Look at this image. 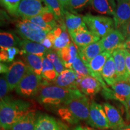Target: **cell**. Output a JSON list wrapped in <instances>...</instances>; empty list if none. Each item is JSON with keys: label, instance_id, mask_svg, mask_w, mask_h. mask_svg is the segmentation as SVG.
Masks as SVG:
<instances>
[{"label": "cell", "instance_id": "cell-27", "mask_svg": "<svg viewBox=\"0 0 130 130\" xmlns=\"http://www.w3.org/2000/svg\"><path fill=\"white\" fill-rule=\"evenodd\" d=\"M36 115L30 111L13 125L10 130H35Z\"/></svg>", "mask_w": 130, "mask_h": 130}, {"label": "cell", "instance_id": "cell-2", "mask_svg": "<svg viewBox=\"0 0 130 130\" xmlns=\"http://www.w3.org/2000/svg\"><path fill=\"white\" fill-rule=\"evenodd\" d=\"M31 110L28 102L5 98L0 103V124L4 130H10L14 123Z\"/></svg>", "mask_w": 130, "mask_h": 130}, {"label": "cell", "instance_id": "cell-34", "mask_svg": "<svg viewBox=\"0 0 130 130\" xmlns=\"http://www.w3.org/2000/svg\"><path fill=\"white\" fill-rule=\"evenodd\" d=\"M45 56L53 63L55 69H56V71L58 75L61 74L63 71L66 69L64 64H63L61 58L58 56L56 51L49 50L47 51Z\"/></svg>", "mask_w": 130, "mask_h": 130}, {"label": "cell", "instance_id": "cell-7", "mask_svg": "<svg viewBox=\"0 0 130 130\" xmlns=\"http://www.w3.org/2000/svg\"><path fill=\"white\" fill-rule=\"evenodd\" d=\"M42 78L29 70L16 87V93L25 97L37 95L42 84Z\"/></svg>", "mask_w": 130, "mask_h": 130}, {"label": "cell", "instance_id": "cell-8", "mask_svg": "<svg viewBox=\"0 0 130 130\" xmlns=\"http://www.w3.org/2000/svg\"><path fill=\"white\" fill-rule=\"evenodd\" d=\"M87 122L94 128L102 129L110 128L109 122L103 106L95 101H92L90 103Z\"/></svg>", "mask_w": 130, "mask_h": 130}, {"label": "cell", "instance_id": "cell-21", "mask_svg": "<svg viewBox=\"0 0 130 130\" xmlns=\"http://www.w3.org/2000/svg\"><path fill=\"white\" fill-rule=\"evenodd\" d=\"M102 106L108 119L110 128L115 130H119L125 126L121 114L115 107L107 102L104 103Z\"/></svg>", "mask_w": 130, "mask_h": 130}, {"label": "cell", "instance_id": "cell-36", "mask_svg": "<svg viewBox=\"0 0 130 130\" xmlns=\"http://www.w3.org/2000/svg\"><path fill=\"white\" fill-rule=\"evenodd\" d=\"M20 50L17 47H11L6 50H1L0 52V60L1 62H12L14 57L19 53Z\"/></svg>", "mask_w": 130, "mask_h": 130}, {"label": "cell", "instance_id": "cell-35", "mask_svg": "<svg viewBox=\"0 0 130 130\" xmlns=\"http://www.w3.org/2000/svg\"><path fill=\"white\" fill-rule=\"evenodd\" d=\"M22 0H0L1 5L11 15L18 16V11Z\"/></svg>", "mask_w": 130, "mask_h": 130}, {"label": "cell", "instance_id": "cell-40", "mask_svg": "<svg viewBox=\"0 0 130 130\" xmlns=\"http://www.w3.org/2000/svg\"><path fill=\"white\" fill-rule=\"evenodd\" d=\"M120 31L122 32L125 39L130 37V19L122 27Z\"/></svg>", "mask_w": 130, "mask_h": 130}, {"label": "cell", "instance_id": "cell-48", "mask_svg": "<svg viewBox=\"0 0 130 130\" xmlns=\"http://www.w3.org/2000/svg\"><path fill=\"white\" fill-rule=\"evenodd\" d=\"M83 130H95V129H91V128H89L88 127H84L83 128Z\"/></svg>", "mask_w": 130, "mask_h": 130}, {"label": "cell", "instance_id": "cell-39", "mask_svg": "<svg viewBox=\"0 0 130 130\" xmlns=\"http://www.w3.org/2000/svg\"><path fill=\"white\" fill-rule=\"evenodd\" d=\"M55 40H56V36H55L54 32L51 31L47 34L46 37L42 40L40 43L43 45L47 50H50V49L53 48Z\"/></svg>", "mask_w": 130, "mask_h": 130}, {"label": "cell", "instance_id": "cell-25", "mask_svg": "<svg viewBox=\"0 0 130 130\" xmlns=\"http://www.w3.org/2000/svg\"><path fill=\"white\" fill-rule=\"evenodd\" d=\"M19 47L21 48L20 54L22 56L25 53H29L43 57L48 50L40 43L24 39L21 40Z\"/></svg>", "mask_w": 130, "mask_h": 130}, {"label": "cell", "instance_id": "cell-15", "mask_svg": "<svg viewBox=\"0 0 130 130\" xmlns=\"http://www.w3.org/2000/svg\"><path fill=\"white\" fill-rule=\"evenodd\" d=\"M115 66L118 82L124 81V82H130V77L127 72L125 63V56L124 49H119L115 50L112 53Z\"/></svg>", "mask_w": 130, "mask_h": 130}, {"label": "cell", "instance_id": "cell-43", "mask_svg": "<svg viewBox=\"0 0 130 130\" xmlns=\"http://www.w3.org/2000/svg\"><path fill=\"white\" fill-rule=\"evenodd\" d=\"M123 49L130 51V37H128L125 39L124 44H123Z\"/></svg>", "mask_w": 130, "mask_h": 130}, {"label": "cell", "instance_id": "cell-12", "mask_svg": "<svg viewBox=\"0 0 130 130\" xmlns=\"http://www.w3.org/2000/svg\"><path fill=\"white\" fill-rule=\"evenodd\" d=\"M125 37L121 31L115 29L100 40L104 51L113 53L115 50L123 49Z\"/></svg>", "mask_w": 130, "mask_h": 130}, {"label": "cell", "instance_id": "cell-18", "mask_svg": "<svg viewBox=\"0 0 130 130\" xmlns=\"http://www.w3.org/2000/svg\"><path fill=\"white\" fill-rule=\"evenodd\" d=\"M78 89L84 95L93 96L101 90L102 86L101 83L92 76H87L77 82Z\"/></svg>", "mask_w": 130, "mask_h": 130}, {"label": "cell", "instance_id": "cell-42", "mask_svg": "<svg viewBox=\"0 0 130 130\" xmlns=\"http://www.w3.org/2000/svg\"><path fill=\"white\" fill-rule=\"evenodd\" d=\"M9 68L6 66L4 63L1 62L0 63V72L1 74H4V73H7L8 70H9Z\"/></svg>", "mask_w": 130, "mask_h": 130}, {"label": "cell", "instance_id": "cell-24", "mask_svg": "<svg viewBox=\"0 0 130 130\" xmlns=\"http://www.w3.org/2000/svg\"><path fill=\"white\" fill-rule=\"evenodd\" d=\"M104 51L100 40L78 48V54L83 61L87 64L91 60Z\"/></svg>", "mask_w": 130, "mask_h": 130}, {"label": "cell", "instance_id": "cell-17", "mask_svg": "<svg viewBox=\"0 0 130 130\" xmlns=\"http://www.w3.org/2000/svg\"><path fill=\"white\" fill-rule=\"evenodd\" d=\"M28 20L47 32L53 31L58 25L54 14L51 12L43 13Z\"/></svg>", "mask_w": 130, "mask_h": 130}, {"label": "cell", "instance_id": "cell-13", "mask_svg": "<svg viewBox=\"0 0 130 130\" xmlns=\"http://www.w3.org/2000/svg\"><path fill=\"white\" fill-rule=\"evenodd\" d=\"M70 36L78 48H83L100 40V37L90 32L86 25L71 34Z\"/></svg>", "mask_w": 130, "mask_h": 130}, {"label": "cell", "instance_id": "cell-16", "mask_svg": "<svg viewBox=\"0 0 130 130\" xmlns=\"http://www.w3.org/2000/svg\"><path fill=\"white\" fill-rule=\"evenodd\" d=\"M68 126L61 122L48 115L37 118L35 130H68Z\"/></svg>", "mask_w": 130, "mask_h": 130}, {"label": "cell", "instance_id": "cell-31", "mask_svg": "<svg viewBox=\"0 0 130 130\" xmlns=\"http://www.w3.org/2000/svg\"><path fill=\"white\" fill-rule=\"evenodd\" d=\"M51 12L54 14L58 24L64 22V10L65 9L61 6L58 0H44Z\"/></svg>", "mask_w": 130, "mask_h": 130}, {"label": "cell", "instance_id": "cell-6", "mask_svg": "<svg viewBox=\"0 0 130 130\" xmlns=\"http://www.w3.org/2000/svg\"><path fill=\"white\" fill-rule=\"evenodd\" d=\"M48 12L51 10L44 0H22L18 11V16L24 19H29Z\"/></svg>", "mask_w": 130, "mask_h": 130}, {"label": "cell", "instance_id": "cell-44", "mask_svg": "<svg viewBox=\"0 0 130 130\" xmlns=\"http://www.w3.org/2000/svg\"><path fill=\"white\" fill-rule=\"evenodd\" d=\"M60 1V3H61V6H63V7L65 9L66 7H67L68 4H69L70 0H58Z\"/></svg>", "mask_w": 130, "mask_h": 130}, {"label": "cell", "instance_id": "cell-37", "mask_svg": "<svg viewBox=\"0 0 130 130\" xmlns=\"http://www.w3.org/2000/svg\"><path fill=\"white\" fill-rule=\"evenodd\" d=\"M90 0H70L69 4L66 7V10L72 13H77L89 4Z\"/></svg>", "mask_w": 130, "mask_h": 130}, {"label": "cell", "instance_id": "cell-10", "mask_svg": "<svg viewBox=\"0 0 130 130\" xmlns=\"http://www.w3.org/2000/svg\"><path fill=\"white\" fill-rule=\"evenodd\" d=\"M111 88L107 87L103 89L104 96L118 100L126 107V101L130 96V84L128 82L119 81L111 86Z\"/></svg>", "mask_w": 130, "mask_h": 130}, {"label": "cell", "instance_id": "cell-33", "mask_svg": "<svg viewBox=\"0 0 130 130\" xmlns=\"http://www.w3.org/2000/svg\"><path fill=\"white\" fill-rule=\"evenodd\" d=\"M72 70L77 75V82L83 78L87 77V76H92L88 66L83 61L79 54L77 59L73 63Z\"/></svg>", "mask_w": 130, "mask_h": 130}, {"label": "cell", "instance_id": "cell-23", "mask_svg": "<svg viewBox=\"0 0 130 130\" xmlns=\"http://www.w3.org/2000/svg\"><path fill=\"white\" fill-rule=\"evenodd\" d=\"M89 4L99 13L115 16L117 6L115 0H90Z\"/></svg>", "mask_w": 130, "mask_h": 130}, {"label": "cell", "instance_id": "cell-29", "mask_svg": "<svg viewBox=\"0 0 130 130\" xmlns=\"http://www.w3.org/2000/svg\"><path fill=\"white\" fill-rule=\"evenodd\" d=\"M102 77L108 86H112L118 82L116 66L113 56L107 60L102 71Z\"/></svg>", "mask_w": 130, "mask_h": 130}, {"label": "cell", "instance_id": "cell-30", "mask_svg": "<svg viewBox=\"0 0 130 130\" xmlns=\"http://www.w3.org/2000/svg\"><path fill=\"white\" fill-rule=\"evenodd\" d=\"M21 40L16 37L13 33L1 31L0 33V48L1 50H4L11 47L18 45L19 46Z\"/></svg>", "mask_w": 130, "mask_h": 130}, {"label": "cell", "instance_id": "cell-5", "mask_svg": "<svg viewBox=\"0 0 130 130\" xmlns=\"http://www.w3.org/2000/svg\"><path fill=\"white\" fill-rule=\"evenodd\" d=\"M16 32L24 40L41 43L48 33L28 19H21L16 22Z\"/></svg>", "mask_w": 130, "mask_h": 130}, {"label": "cell", "instance_id": "cell-41", "mask_svg": "<svg viewBox=\"0 0 130 130\" xmlns=\"http://www.w3.org/2000/svg\"><path fill=\"white\" fill-rule=\"evenodd\" d=\"M125 63L127 72L130 77V52L125 50Z\"/></svg>", "mask_w": 130, "mask_h": 130}, {"label": "cell", "instance_id": "cell-19", "mask_svg": "<svg viewBox=\"0 0 130 130\" xmlns=\"http://www.w3.org/2000/svg\"><path fill=\"white\" fill-rule=\"evenodd\" d=\"M66 69H72V64L78 56V48L74 42L57 51Z\"/></svg>", "mask_w": 130, "mask_h": 130}, {"label": "cell", "instance_id": "cell-32", "mask_svg": "<svg viewBox=\"0 0 130 130\" xmlns=\"http://www.w3.org/2000/svg\"><path fill=\"white\" fill-rule=\"evenodd\" d=\"M58 75V74L51 61L46 56L43 57L42 77L47 81L53 82L57 78Z\"/></svg>", "mask_w": 130, "mask_h": 130}, {"label": "cell", "instance_id": "cell-11", "mask_svg": "<svg viewBox=\"0 0 130 130\" xmlns=\"http://www.w3.org/2000/svg\"><path fill=\"white\" fill-rule=\"evenodd\" d=\"M112 56V53L107 51H103L102 53L98 55L95 58L91 60L88 64V66L91 75L96 79H98L101 83L103 89L107 88V85L105 84L103 78L102 77V71L105 63L107 60Z\"/></svg>", "mask_w": 130, "mask_h": 130}, {"label": "cell", "instance_id": "cell-46", "mask_svg": "<svg viewBox=\"0 0 130 130\" xmlns=\"http://www.w3.org/2000/svg\"><path fill=\"white\" fill-rule=\"evenodd\" d=\"M119 130H130V125H125Z\"/></svg>", "mask_w": 130, "mask_h": 130}, {"label": "cell", "instance_id": "cell-38", "mask_svg": "<svg viewBox=\"0 0 130 130\" xmlns=\"http://www.w3.org/2000/svg\"><path fill=\"white\" fill-rule=\"evenodd\" d=\"M10 91L9 88V86L6 79V75H3L1 76L0 78V98L1 100H3L6 98V96Z\"/></svg>", "mask_w": 130, "mask_h": 130}, {"label": "cell", "instance_id": "cell-28", "mask_svg": "<svg viewBox=\"0 0 130 130\" xmlns=\"http://www.w3.org/2000/svg\"><path fill=\"white\" fill-rule=\"evenodd\" d=\"M22 57L28 69L37 75L42 77L43 57H41L35 54L25 53L22 55Z\"/></svg>", "mask_w": 130, "mask_h": 130}, {"label": "cell", "instance_id": "cell-47", "mask_svg": "<svg viewBox=\"0 0 130 130\" xmlns=\"http://www.w3.org/2000/svg\"><path fill=\"white\" fill-rule=\"evenodd\" d=\"M74 130H83V128H82L80 126H78Z\"/></svg>", "mask_w": 130, "mask_h": 130}, {"label": "cell", "instance_id": "cell-4", "mask_svg": "<svg viewBox=\"0 0 130 130\" xmlns=\"http://www.w3.org/2000/svg\"><path fill=\"white\" fill-rule=\"evenodd\" d=\"M82 17L89 30L100 38L116 29L114 20L108 16L87 13Z\"/></svg>", "mask_w": 130, "mask_h": 130}, {"label": "cell", "instance_id": "cell-1", "mask_svg": "<svg viewBox=\"0 0 130 130\" xmlns=\"http://www.w3.org/2000/svg\"><path fill=\"white\" fill-rule=\"evenodd\" d=\"M37 95L39 101L43 104L63 105L74 98L81 96L84 94L78 89L63 88L48 84L44 79Z\"/></svg>", "mask_w": 130, "mask_h": 130}, {"label": "cell", "instance_id": "cell-14", "mask_svg": "<svg viewBox=\"0 0 130 130\" xmlns=\"http://www.w3.org/2000/svg\"><path fill=\"white\" fill-rule=\"evenodd\" d=\"M117 1L113 20L115 28L120 30L130 19V0H117Z\"/></svg>", "mask_w": 130, "mask_h": 130}, {"label": "cell", "instance_id": "cell-45", "mask_svg": "<svg viewBox=\"0 0 130 130\" xmlns=\"http://www.w3.org/2000/svg\"><path fill=\"white\" fill-rule=\"evenodd\" d=\"M126 108H127V109H130V96L128 98L127 101H126Z\"/></svg>", "mask_w": 130, "mask_h": 130}, {"label": "cell", "instance_id": "cell-3", "mask_svg": "<svg viewBox=\"0 0 130 130\" xmlns=\"http://www.w3.org/2000/svg\"><path fill=\"white\" fill-rule=\"evenodd\" d=\"M90 105L88 98L83 95L63 105L58 110V114L63 120L70 124H76L79 121H87Z\"/></svg>", "mask_w": 130, "mask_h": 130}, {"label": "cell", "instance_id": "cell-26", "mask_svg": "<svg viewBox=\"0 0 130 130\" xmlns=\"http://www.w3.org/2000/svg\"><path fill=\"white\" fill-rule=\"evenodd\" d=\"M64 22L69 35L86 25L83 17L72 13L66 9L64 10Z\"/></svg>", "mask_w": 130, "mask_h": 130}, {"label": "cell", "instance_id": "cell-9", "mask_svg": "<svg viewBox=\"0 0 130 130\" xmlns=\"http://www.w3.org/2000/svg\"><path fill=\"white\" fill-rule=\"evenodd\" d=\"M29 69L23 61L16 60L9 66L6 73V79L9 86L10 90H12L17 87L21 79L23 78Z\"/></svg>", "mask_w": 130, "mask_h": 130}, {"label": "cell", "instance_id": "cell-20", "mask_svg": "<svg viewBox=\"0 0 130 130\" xmlns=\"http://www.w3.org/2000/svg\"><path fill=\"white\" fill-rule=\"evenodd\" d=\"M53 84L63 88L78 89L77 75L72 69H66L53 81Z\"/></svg>", "mask_w": 130, "mask_h": 130}, {"label": "cell", "instance_id": "cell-22", "mask_svg": "<svg viewBox=\"0 0 130 130\" xmlns=\"http://www.w3.org/2000/svg\"><path fill=\"white\" fill-rule=\"evenodd\" d=\"M56 36L54 43L53 49L56 52L60 50L64 47L67 46L71 43V40L69 33L66 28L65 23L58 24L56 28L52 31Z\"/></svg>", "mask_w": 130, "mask_h": 130}]
</instances>
